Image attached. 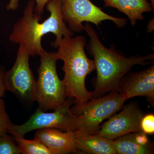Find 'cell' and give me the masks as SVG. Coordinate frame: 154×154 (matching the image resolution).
<instances>
[{"mask_svg":"<svg viewBox=\"0 0 154 154\" xmlns=\"http://www.w3.org/2000/svg\"><path fill=\"white\" fill-rule=\"evenodd\" d=\"M35 2L30 0L23 12L22 18L15 23L9 36L11 42L22 45L30 56H41L46 52L42 45V37L48 33H53L55 41L51 45L57 48L64 37H73L74 33L64 22L62 12V0H49L46 9L50 14L44 22L40 23L42 16L34 12Z\"/></svg>","mask_w":154,"mask_h":154,"instance_id":"1","label":"cell"},{"mask_svg":"<svg viewBox=\"0 0 154 154\" xmlns=\"http://www.w3.org/2000/svg\"><path fill=\"white\" fill-rule=\"evenodd\" d=\"M85 30L90 37L86 48L94 57L97 76L95 80L93 98H96L110 92H119L122 79L137 65H145L153 60L154 54L126 57L115 47H105L90 22H86Z\"/></svg>","mask_w":154,"mask_h":154,"instance_id":"2","label":"cell"},{"mask_svg":"<svg viewBox=\"0 0 154 154\" xmlns=\"http://www.w3.org/2000/svg\"><path fill=\"white\" fill-rule=\"evenodd\" d=\"M86 42L85 36L64 37L55 52L58 60L64 62L62 70L65 73L66 95L75 99L74 110L93 98V92L86 89L85 79L88 75L96 70V67L94 60L90 59L85 52Z\"/></svg>","mask_w":154,"mask_h":154,"instance_id":"3","label":"cell"},{"mask_svg":"<svg viewBox=\"0 0 154 154\" xmlns=\"http://www.w3.org/2000/svg\"><path fill=\"white\" fill-rule=\"evenodd\" d=\"M57 60L55 52H46L40 56L36 101L43 111L56 110L66 101L64 82L59 79L57 71Z\"/></svg>","mask_w":154,"mask_h":154,"instance_id":"4","label":"cell"},{"mask_svg":"<svg viewBox=\"0 0 154 154\" xmlns=\"http://www.w3.org/2000/svg\"><path fill=\"white\" fill-rule=\"evenodd\" d=\"M126 98L117 91L102 98H92L73 114L77 115L76 132L82 134H97L100 124L121 108Z\"/></svg>","mask_w":154,"mask_h":154,"instance_id":"5","label":"cell"},{"mask_svg":"<svg viewBox=\"0 0 154 154\" xmlns=\"http://www.w3.org/2000/svg\"><path fill=\"white\" fill-rule=\"evenodd\" d=\"M62 12L64 21L73 33L85 30L84 22L93 23L99 28L105 20L112 21L119 28H123L127 23L126 19L106 14L91 0H62Z\"/></svg>","mask_w":154,"mask_h":154,"instance_id":"6","label":"cell"},{"mask_svg":"<svg viewBox=\"0 0 154 154\" xmlns=\"http://www.w3.org/2000/svg\"><path fill=\"white\" fill-rule=\"evenodd\" d=\"M30 57L27 50L19 45L16 62L5 75L6 91H11L22 102L28 104L36 101V81L30 68Z\"/></svg>","mask_w":154,"mask_h":154,"instance_id":"7","label":"cell"},{"mask_svg":"<svg viewBox=\"0 0 154 154\" xmlns=\"http://www.w3.org/2000/svg\"><path fill=\"white\" fill-rule=\"evenodd\" d=\"M71 104L68 99L52 113H45L38 108L24 124L12 125L8 133L24 136L31 131L43 128H55L65 131H75L77 115L72 113L70 108Z\"/></svg>","mask_w":154,"mask_h":154,"instance_id":"8","label":"cell"},{"mask_svg":"<svg viewBox=\"0 0 154 154\" xmlns=\"http://www.w3.org/2000/svg\"><path fill=\"white\" fill-rule=\"evenodd\" d=\"M143 113L135 103L126 105L120 113L105 122L97 134L114 140L124 135L140 132V122Z\"/></svg>","mask_w":154,"mask_h":154,"instance_id":"9","label":"cell"},{"mask_svg":"<svg viewBox=\"0 0 154 154\" xmlns=\"http://www.w3.org/2000/svg\"><path fill=\"white\" fill-rule=\"evenodd\" d=\"M119 89V93L124 95L127 100L143 96L154 102V66L137 72L128 73L122 79Z\"/></svg>","mask_w":154,"mask_h":154,"instance_id":"10","label":"cell"},{"mask_svg":"<svg viewBox=\"0 0 154 154\" xmlns=\"http://www.w3.org/2000/svg\"><path fill=\"white\" fill-rule=\"evenodd\" d=\"M34 138L40 141L53 154L81 153L77 149L73 131L63 132L55 128L38 129Z\"/></svg>","mask_w":154,"mask_h":154,"instance_id":"11","label":"cell"},{"mask_svg":"<svg viewBox=\"0 0 154 154\" xmlns=\"http://www.w3.org/2000/svg\"><path fill=\"white\" fill-rule=\"evenodd\" d=\"M73 131L76 145L81 153L116 154L113 140L97 134H84Z\"/></svg>","mask_w":154,"mask_h":154,"instance_id":"12","label":"cell"},{"mask_svg":"<svg viewBox=\"0 0 154 154\" xmlns=\"http://www.w3.org/2000/svg\"><path fill=\"white\" fill-rule=\"evenodd\" d=\"M106 7H112L124 13L131 25L134 26L137 20L144 19L143 14L154 10L148 0H102Z\"/></svg>","mask_w":154,"mask_h":154,"instance_id":"13","label":"cell"},{"mask_svg":"<svg viewBox=\"0 0 154 154\" xmlns=\"http://www.w3.org/2000/svg\"><path fill=\"white\" fill-rule=\"evenodd\" d=\"M116 154H150L153 151L150 145L143 146L136 141L134 133L124 135L113 140Z\"/></svg>","mask_w":154,"mask_h":154,"instance_id":"14","label":"cell"},{"mask_svg":"<svg viewBox=\"0 0 154 154\" xmlns=\"http://www.w3.org/2000/svg\"><path fill=\"white\" fill-rule=\"evenodd\" d=\"M23 154H53L52 151L40 141L34 138L32 140L25 139L24 136L12 134Z\"/></svg>","mask_w":154,"mask_h":154,"instance_id":"15","label":"cell"},{"mask_svg":"<svg viewBox=\"0 0 154 154\" xmlns=\"http://www.w3.org/2000/svg\"><path fill=\"white\" fill-rule=\"evenodd\" d=\"M14 137L8 134L0 137V154H20L21 151Z\"/></svg>","mask_w":154,"mask_h":154,"instance_id":"16","label":"cell"},{"mask_svg":"<svg viewBox=\"0 0 154 154\" xmlns=\"http://www.w3.org/2000/svg\"><path fill=\"white\" fill-rule=\"evenodd\" d=\"M13 123L6 110L5 105L2 99H0V137L7 134Z\"/></svg>","mask_w":154,"mask_h":154,"instance_id":"17","label":"cell"},{"mask_svg":"<svg viewBox=\"0 0 154 154\" xmlns=\"http://www.w3.org/2000/svg\"><path fill=\"white\" fill-rule=\"evenodd\" d=\"M141 131L146 134H152L154 133V115L148 114L144 116L140 122Z\"/></svg>","mask_w":154,"mask_h":154,"instance_id":"18","label":"cell"},{"mask_svg":"<svg viewBox=\"0 0 154 154\" xmlns=\"http://www.w3.org/2000/svg\"><path fill=\"white\" fill-rule=\"evenodd\" d=\"M134 139L138 143L143 146L149 145V140L146 135L142 131L134 133Z\"/></svg>","mask_w":154,"mask_h":154,"instance_id":"19","label":"cell"},{"mask_svg":"<svg viewBox=\"0 0 154 154\" xmlns=\"http://www.w3.org/2000/svg\"><path fill=\"white\" fill-rule=\"evenodd\" d=\"M36 3L34 8V12L39 16L43 14L45 7L49 0H34Z\"/></svg>","mask_w":154,"mask_h":154,"instance_id":"20","label":"cell"},{"mask_svg":"<svg viewBox=\"0 0 154 154\" xmlns=\"http://www.w3.org/2000/svg\"><path fill=\"white\" fill-rule=\"evenodd\" d=\"M5 71L3 67H0V99L5 96L6 91L5 83Z\"/></svg>","mask_w":154,"mask_h":154,"instance_id":"21","label":"cell"},{"mask_svg":"<svg viewBox=\"0 0 154 154\" xmlns=\"http://www.w3.org/2000/svg\"><path fill=\"white\" fill-rule=\"evenodd\" d=\"M20 1L21 0H10L6 6V9L8 11H17L19 8Z\"/></svg>","mask_w":154,"mask_h":154,"instance_id":"22","label":"cell"},{"mask_svg":"<svg viewBox=\"0 0 154 154\" xmlns=\"http://www.w3.org/2000/svg\"><path fill=\"white\" fill-rule=\"evenodd\" d=\"M154 18L151 19L150 21L149 22L147 28V31L148 33H151L153 31L154 29Z\"/></svg>","mask_w":154,"mask_h":154,"instance_id":"23","label":"cell"},{"mask_svg":"<svg viewBox=\"0 0 154 154\" xmlns=\"http://www.w3.org/2000/svg\"><path fill=\"white\" fill-rule=\"evenodd\" d=\"M150 1V4L151 5L153 9H154V0H149Z\"/></svg>","mask_w":154,"mask_h":154,"instance_id":"24","label":"cell"}]
</instances>
